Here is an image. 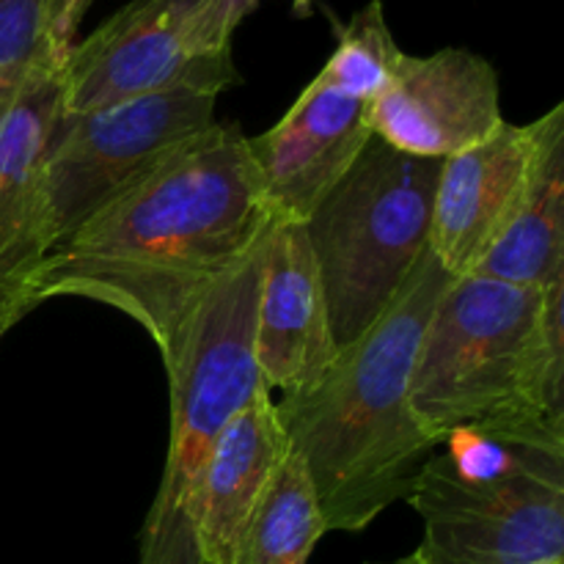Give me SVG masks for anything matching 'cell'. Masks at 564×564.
<instances>
[{
  "instance_id": "3",
  "label": "cell",
  "mask_w": 564,
  "mask_h": 564,
  "mask_svg": "<svg viewBox=\"0 0 564 564\" xmlns=\"http://www.w3.org/2000/svg\"><path fill=\"white\" fill-rule=\"evenodd\" d=\"M264 240L196 303L163 356L171 402L169 452L143 521L138 564H204L196 540L204 471L229 419L264 389L253 358Z\"/></svg>"
},
{
  "instance_id": "21",
  "label": "cell",
  "mask_w": 564,
  "mask_h": 564,
  "mask_svg": "<svg viewBox=\"0 0 564 564\" xmlns=\"http://www.w3.org/2000/svg\"><path fill=\"white\" fill-rule=\"evenodd\" d=\"M259 3H262V0H235V6H237V11H240L242 20H246V17L251 14ZM292 11H295V17H312L314 0H292Z\"/></svg>"
},
{
  "instance_id": "13",
  "label": "cell",
  "mask_w": 564,
  "mask_h": 564,
  "mask_svg": "<svg viewBox=\"0 0 564 564\" xmlns=\"http://www.w3.org/2000/svg\"><path fill=\"white\" fill-rule=\"evenodd\" d=\"M328 306L303 224L273 220L259 275L253 358L273 394L306 389L336 358Z\"/></svg>"
},
{
  "instance_id": "4",
  "label": "cell",
  "mask_w": 564,
  "mask_h": 564,
  "mask_svg": "<svg viewBox=\"0 0 564 564\" xmlns=\"http://www.w3.org/2000/svg\"><path fill=\"white\" fill-rule=\"evenodd\" d=\"M543 290L463 275L433 308L411 375V408L435 446L455 433L564 455L523 402V364Z\"/></svg>"
},
{
  "instance_id": "2",
  "label": "cell",
  "mask_w": 564,
  "mask_h": 564,
  "mask_svg": "<svg viewBox=\"0 0 564 564\" xmlns=\"http://www.w3.org/2000/svg\"><path fill=\"white\" fill-rule=\"evenodd\" d=\"M452 281L427 251L391 306L314 383L273 400L286 449L306 463L328 532H364L408 499L435 455L411 408V375L430 314Z\"/></svg>"
},
{
  "instance_id": "22",
  "label": "cell",
  "mask_w": 564,
  "mask_h": 564,
  "mask_svg": "<svg viewBox=\"0 0 564 564\" xmlns=\"http://www.w3.org/2000/svg\"><path fill=\"white\" fill-rule=\"evenodd\" d=\"M25 72H28V69H25ZM25 72H22V75H6V77H0V113H3V108H6V105H9V99L14 97L17 86H20V80H22V77H25Z\"/></svg>"
},
{
  "instance_id": "18",
  "label": "cell",
  "mask_w": 564,
  "mask_h": 564,
  "mask_svg": "<svg viewBox=\"0 0 564 564\" xmlns=\"http://www.w3.org/2000/svg\"><path fill=\"white\" fill-rule=\"evenodd\" d=\"M523 402L551 435L564 438V275L543 286L523 364Z\"/></svg>"
},
{
  "instance_id": "1",
  "label": "cell",
  "mask_w": 564,
  "mask_h": 564,
  "mask_svg": "<svg viewBox=\"0 0 564 564\" xmlns=\"http://www.w3.org/2000/svg\"><path fill=\"white\" fill-rule=\"evenodd\" d=\"M273 226L248 138L231 121L182 143L44 259L33 297H88L135 319L169 356L196 303Z\"/></svg>"
},
{
  "instance_id": "9",
  "label": "cell",
  "mask_w": 564,
  "mask_h": 564,
  "mask_svg": "<svg viewBox=\"0 0 564 564\" xmlns=\"http://www.w3.org/2000/svg\"><path fill=\"white\" fill-rule=\"evenodd\" d=\"M66 53L39 58L0 113V339L39 306V270L53 251L44 152L64 105Z\"/></svg>"
},
{
  "instance_id": "11",
  "label": "cell",
  "mask_w": 564,
  "mask_h": 564,
  "mask_svg": "<svg viewBox=\"0 0 564 564\" xmlns=\"http://www.w3.org/2000/svg\"><path fill=\"white\" fill-rule=\"evenodd\" d=\"M369 138V102L314 77L270 130L248 138V154L273 220L306 224Z\"/></svg>"
},
{
  "instance_id": "8",
  "label": "cell",
  "mask_w": 564,
  "mask_h": 564,
  "mask_svg": "<svg viewBox=\"0 0 564 564\" xmlns=\"http://www.w3.org/2000/svg\"><path fill=\"white\" fill-rule=\"evenodd\" d=\"M218 94L160 91L94 110H61L44 152L53 248L182 143L215 124Z\"/></svg>"
},
{
  "instance_id": "16",
  "label": "cell",
  "mask_w": 564,
  "mask_h": 564,
  "mask_svg": "<svg viewBox=\"0 0 564 564\" xmlns=\"http://www.w3.org/2000/svg\"><path fill=\"white\" fill-rule=\"evenodd\" d=\"M323 534L328 529L306 463L286 449L242 523L229 564H308Z\"/></svg>"
},
{
  "instance_id": "14",
  "label": "cell",
  "mask_w": 564,
  "mask_h": 564,
  "mask_svg": "<svg viewBox=\"0 0 564 564\" xmlns=\"http://www.w3.org/2000/svg\"><path fill=\"white\" fill-rule=\"evenodd\" d=\"M286 455L273 397L259 389L218 435L196 507L204 564H229L240 529Z\"/></svg>"
},
{
  "instance_id": "23",
  "label": "cell",
  "mask_w": 564,
  "mask_h": 564,
  "mask_svg": "<svg viewBox=\"0 0 564 564\" xmlns=\"http://www.w3.org/2000/svg\"><path fill=\"white\" fill-rule=\"evenodd\" d=\"M380 564H424V562H422V556H419L416 551H413V554L402 556V560H394V562H380Z\"/></svg>"
},
{
  "instance_id": "10",
  "label": "cell",
  "mask_w": 564,
  "mask_h": 564,
  "mask_svg": "<svg viewBox=\"0 0 564 564\" xmlns=\"http://www.w3.org/2000/svg\"><path fill=\"white\" fill-rule=\"evenodd\" d=\"M369 124L397 152L446 160L488 141L505 124L499 75L471 50L402 55L389 86L369 105Z\"/></svg>"
},
{
  "instance_id": "19",
  "label": "cell",
  "mask_w": 564,
  "mask_h": 564,
  "mask_svg": "<svg viewBox=\"0 0 564 564\" xmlns=\"http://www.w3.org/2000/svg\"><path fill=\"white\" fill-rule=\"evenodd\" d=\"M53 0H0V77L22 75L50 53H66L50 39Z\"/></svg>"
},
{
  "instance_id": "20",
  "label": "cell",
  "mask_w": 564,
  "mask_h": 564,
  "mask_svg": "<svg viewBox=\"0 0 564 564\" xmlns=\"http://www.w3.org/2000/svg\"><path fill=\"white\" fill-rule=\"evenodd\" d=\"M94 0H53V17H50V39L55 47L66 50L75 44V31L86 11L91 9Z\"/></svg>"
},
{
  "instance_id": "15",
  "label": "cell",
  "mask_w": 564,
  "mask_h": 564,
  "mask_svg": "<svg viewBox=\"0 0 564 564\" xmlns=\"http://www.w3.org/2000/svg\"><path fill=\"white\" fill-rule=\"evenodd\" d=\"M532 124L534 154L523 196L474 275L543 290L564 275V105Z\"/></svg>"
},
{
  "instance_id": "17",
  "label": "cell",
  "mask_w": 564,
  "mask_h": 564,
  "mask_svg": "<svg viewBox=\"0 0 564 564\" xmlns=\"http://www.w3.org/2000/svg\"><path fill=\"white\" fill-rule=\"evenodd\" d=\"M402 55L405 53L397 47L383 17V6L380 0H372L341 28L336 50L319 69L317 80L372 105L394 77Z\"/></svg>"
},
{
  "instance_id": "24",
  "label": "cell",
  "mask_w": 564,
  "mask_h": 564,
  "mask_svg": "<svg viewBox=\"0 0 564 564\" xmlns=\"http://www.w3.org/2000/svg\"><path fill=\"white\" fill-rule=\"evenodd\" d=\"M538 564H562V562H538Z\"/></svg>"
},
{
  "instance_id": "5",
  "label": "cell",
  "mask_w": 564,
  "mask_h": 564,
  "mask_svg": "<svg viewBox=\"0 0 564 564\" xmlns=\"http://www.w3.org/2000/svg\"><path fill=\"white\" fill-rule=\"evenodd\" d=\"M438 171L441 160L411 158L372 135L303 224L336 350L391 306L430 251Z\"/></svg>"
},
{
  "instance_id": "6",
  "label": "cell",
  "mask_w": 564,
  "mask_h": 564,
  "mask_svg": "<svg viewBox=\"0 0 564 564\" xmlns=\"http://www.w3.org/2000/svg\"><path fill=\"white\" fill-rule=\"evenodd\" d=\"M424 564H538L564 556V455L501 444L485 471L430 455L408 499Z\"/></svg>"
},
{
  "instance_id": "12",
  "label": "cell",
  "mask_w": 564,
  "mask_h": 564,
  "mask_svg": "<svg viewBox=\"0 0 564 564\" xmlns=\"http://www.w3.org/2000/svg\"><path fill=\"white\" fill-rule=\"evenodd\" d=\"M534 154V124H505L477 147L441 160L430 253L455 279L474 275L516 215Z\"/></svg>"
},
{
  "instance_id": "7",
  "label": "cell",
  "mask_w": 564,
  "mask_h": 564,
  "mask_svg": "<svg viewBox=\"0 0 564 564\" xmlns=\"http://www.w3.org/2000/svg\"><path fill=\"white\" fill-rule=\"evenodd\" d=\"M242 17L235 0H130L64 64L61 110H94L160 91L220 94L240 83L231 36Z\"/></svg>"
}]
</instances>
